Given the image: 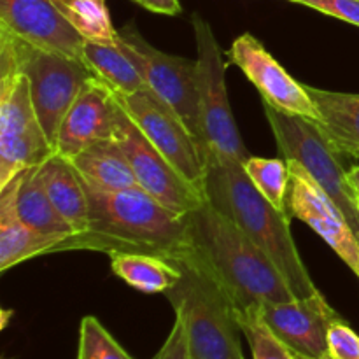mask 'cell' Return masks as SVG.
Returning a JSON list of instances; mask_svg holds the SVG:
<instances>
[{
  "mask_svg": "<svg viewBox=\"0 0 359 359\" xmlns=\"http://www.w3.org/2000/svg\"><path fill=\"white\" fill-rule=\"evenodd\" d=\"M114 139L123 147L133 168L137 182L153 198L177 214H188L205 202V195L189 184L170 161L151 144L137 123L119 104Z\"/></svg>",
  "mask_w": 359,
  "mask_h": 359,
  "instance_id": "obj_11",
  "label": "cell"
},
{
  "mask_svg": "<svg viewBox=\"0 0 359 359\" xmlns=\"http://www.w3.org/2000/svg\"><path fill=\"white\" fill-rule=\"evenodd\" d=\"M186 221L193 255L230 297L237 312L297 298L272 258L207 200L186 214Z\"/></svg>",
  "mask_w": 359,
  "mask_h": 359,
  "instance_id": "obj_2",
  "label": "cell"
},
{
  "mask_svg": "<svg viewBox=\"0 0 359 359\" xmlns=\"http://www.w3.org/2000/svg\"><path fill=\"white\" fill-rule=\"evenodd\" d=\"M119 46L153 90L186 125L198 144L196 60L168 55L151 46L133 25L119 28Z\"/></svg>",
  "mask_w": 359,
  "mask_h": 359,
  "instance_id": "obj_9",
  "label": "cell"
},
{
  "mask_svg": "<svg viewBox=\"0 0 359 359\" xmlns=\"http://www.w3.org/2000/svg\"><path fill=\"white\" fill-rule=\"evenodd\" d=\"M84 65L93 72L97 79L107 84L116 95L137 93L147 88L142 74L135 67L128 55L118 44H102V42H84Z\"/></svg>",
  "mask_w": 359,
  "mask_h": 359,
  "instance_id": "obj_22",
  "label": "cell"
},
{
  "mask_svg": "<svg viewBox=\"0 0 359 359\" xmlns=\"http://www.w3.org/2000/svg\"><path fill=\"white\" fill-rule=\"evenodd\" d=\"M144 9L151 11L156 14H165V16H177L181 14L182 7L179 0H133Z\"/></svg>",
  "mask_w": 359,
  "mask_h": 359,
  "instance_id": "obj_31",
  "label": "cell"
},
{
  "mask_svg": "<svg viewBox=\"0 0 359 359\" xmlns=\"http://www.w3.org/2000/svg\"><path fill=\"white\" fill-rule=\"evenodd\" d=\"M86 186V184H84ZM90 212L83 231L69 235L53 252H132L175 262L189 251L186 214L174 212L140 186L123 191H95L86 186Z\"/></svg>",
  "mask_w": 359,
  "mask_h": 359,
  "instance_id": "obj_1",
  "label": "cell"
},
{
  "mask_svg": "<svg viewBox=\"0 0 359 359\" xmlns=\"http://www.w3.org/2000/svg\"><path fill=\"white\" fill-rule=\"evenodd\" d=\"M63 16L86 42L118 44L119 32L112 25L105 0H53Z\"/></svg>",
  "mask_w": 359,
  "mask_h": 359,
  "instance_id": "obj_24",
  "label": "cell"
},
{
  "mask_svg": "<svg viewBox=\"0 0 359 359\" xmlns=\"http://www.w3.org/2000/svg\"><path fill=\"white\" fill-rule=\"evenodd\" d=\"M154 359H191L188 332H186V325L181 316L175 314L174 326Z\"/></svg>",
  "mask_w": 359,
  "mask_h": 359,
  "instance_id": "obj_30",
  "label": "cell"
},
{
  "mask_svg": "<svg viewBox=\"0 0 359 359\" xmlns=\"http://www.w3.org/2000/svg\"><path fill=\"white\" fill-rule=\"evenodd\" d=\"M196 42V97H198V147L203 163L214 158H230L244 163L251 154L242 140L231 112L226 90L223 49L212 27L200 14H193Z\"/></svg>",
  "mask_w": 359,
  "mask_h": 359,
  "instance_id": "obj_6",
  "label": "cell"
},
{
  "mask_svg": "<svg viewBox=\"0 0 359 359\" xmlns=\"http://www.w3.org/2000/svg\"><path fill=\"white\" fill-rule=\"evenodd\" d=\"M21 174H18L6 188L0 189V272L35 258L49 255L65 241L60 235H42L32 230L16 214V193Z\"/></svg>",
  "mask_w": 359,
  "mask_h": 359,
  "instance_id": "obj_17",
  "label": "cell"
},
{
  "mask_svg": "<svg viewBox=\"0 0 359 359\" xmlns=\"http://www.w3.org/2000/svg\"><path fill=\"white\" fill-rule=\"evenodd\" d=\"M172 263L181 270V279L165 294L184 321L191 359H244L238 312L230 297L191 248Z\"/></svg>",
  "mask_w": 359,
  "mask_h": 359,
  "instance_id": "obj_4",
  "label": "cell"
},
{
  "mask_svg": "<svg viewBox=\"0 0 359 359\" xmlns=\"http://www.w3.org/2000/svg\"><path fill=\"white\" fill-rule=\"evenodd\" d=\"M358 209H359V198H358Z\"/></svg>",
  "mask_w": 359,
  "mask_h": 359,
  "instance_id": "obj_35",
  "label": "cell"
},
{
  "mask_svg": "<svg viewBox=\"0 0 359 359\" xmlns=\"http://www.w3.org/2000/svg\"><path fill=\"white\" fill-rule=\"evenodd\" d=\"M244 170L259 193L276 209L287 212V189H290V165L284 158L249 156ZM290 214V212H287Z\"/></svg>",
  "mask_w": 359,
  "mask_h": 359,
  "instance_id": "obj_25",
  "label": "cell"
},
{
  "mask_svg": "<svg viewBox=\"0 0 359 359\" xmlns=\"http://www.w3.org/2000/svg\"><path fill=\"white\" fill-rule=\"evenodd\" d=\"M118 111L119 102L114 91L95 76L88 79L60 125L56 154L70 160L91 144L112 139Z\"/></svg>",
  "mask_w": 359,
  "mask_h": 359,
  "instance_id": "obj_16",
  "label": "cell"
},
{
  "mask_svg": "<svg viewBox=\"0 0 359 359\" xmlns=\"http://www.w3.org/2000/svg\"><path fill=\"white\" fill-rule=\"evenodd\" d=\"M16 214L27 226L42 235L69 237L74 228L60 216L53 205L41 177V165L21 172L16 193Z\"/></svg>",
  "mask_w": 359,
  "mask_h": 359,
  "instance_id": "obj_21",
  "label": "cell"
},
{
  "mask_svg": "<svg viewBox=\"0 0 359 359\" xmlns=\"http://www.w3.org/2000/svg\"><path fill=\"white\" fill-rule=\"evenodd\" d=\"M70 161L84 184L95 191H123L139 186L128 156L114 137L91 144Z\"/></svg>",
  "mask_w": 359,
  "mask_h": 359,
  "instance_id": "obj_18",
  "label": "cell"
},
{
  "mask_svg": "<svg viewBox=\"0 0 359 359\" xmlns=\"http://www.w3.org/2000/svg\"><path fill=\"white\" fill-rule=\"evenodd\" d=\"M265 118L276 137L279 153L286 161L298 163L335 202L354 231H359L358 196L349 175L318 121L305 116L279 111L263 102Z\"/></svg>",
  "mask_w": 359,
  "mask_h": 359,
  "instance_id": "obj_7",
  "label": "cell"
},
{
  "mask_svg": "<svg viewBox=\"0 0 359 359\" xmlns=\"http://www.w3.org/2000/svg\"><path fill=\"white\" fill-rule=\"evenodd\" d=\"M259 314L284 346L312 358L328 353V330L340 319L321 291L284 304H265L259 307Z\"/></svg>",
  "mask_w": 359,
  "mask_h": 359,
  "instance_id": "obj_15",
  "label": "cell"
},
{
  "mask_svg": "<svg viewBox=\"0 0 359 359\" xmlns=\"http://www.w3.org/2000/svg\"><path fill=\"white\" fill-rule=\"evenodd\" d=\"M359 27V0H290Z\"/></svg>",
  "mask_w": 359,
  "mask_h": 359,
  "instance_id": "obj_29",
  "label": "cell"
},
{
  "mask_svg": "<svg viewBox=\"0 0 359 359\" xmlns=\"http://www.w3.org/2000/svg\"><path fill=\"white\" fill-rule=\"evenodd\" d=\"M116 98L172 167L205 195V163L195 137L182 119L149 88L128 97L116 95Z\"/></svg>",
  "mask_w": 359,
  "mask_h": 359,
  "instance_id": "obj_10",
  "label": "cell"
},
{
  "mask_svg": "<svg viewBox=\"0 0 359 359\" xmlns=\"http://www.w3.org/2000/svg\"><path fill=\"white\" fill-rule=\"evenodd\" d=\"M41 177L60 216L74 228V233L83 231L88 224L90 200L72 161L55 153L41 165Z\"/></svg>",
  "mask_w": 359,
  "mask_h": 359,
  "instance_id": "obj_20",
  "label": "cell"
},
{
  "mask_svg": "<svg viewBox=\"0 0 359 359\" xmlns=\"http://www.w3.org/2000/svg\"><path fill=\"white\" fill-rule=\"evenodd\" d=\"M77 359H133L93 316L81 321Z\"/></svg>",
  "mask_w": 359,
  "mask_h": 359,
  "instance_id": "obj_27",
  "label": "cell"
},
{
  "mask_svg": "<svg viewBox=\"0 0 359 359\" xmlns=\"http://www.w3.org/2000/svg\"><path fill=\"white\" fill-rule=\"evenodd\" d=\"M238 325L249 342L255 359H297L290 347L284 346L272 332L259 314V307H251L238 312Z\"/></svg>",
  "mask_w": 359,
  "mask_h": 359,
  "instance_id": "obj_26",
  "label": "cell"
},
{
  "mask_svg": "<svg viewBox=\"0 0 359 359\" xmlns=\"http://www.w3.org/2000/svg\"><path fill=\"white\" fill-rule=\"evenodd\" d=\"M18 70L30 81L42 130L55 147L60 125L93 72L83 62L44 51L0 28V72Z\"/></svg>",
  "mask_w": 359,
  "mask_h": 359,
  "instance_id": "obj_5",
  "label": "cell"
},
{
  "mask_svg": "<svg viewBox=\"0 0 359 359\" xmlns=\"http://www.w3.org/2000/svg\"><path fill=\"white\" fill-rule=\"evenodd\" d=\"M328 354L333 359H359V335L342 318L328 330Z\"/></svg>",
  "mask_w": 359,
  "mask_h": 359,
  "instance_id": "obj_28",
  "label": "cell"
},
{
  "mask_svg": "<svg viewBox=\"0 0 359 359\" xmlns=\"http://www.w3.org/2000/svg\"><path fill=\"white\" fill-rule=\"evenodd\" d=\"M319 112V126L340 154L359 158V93L307 86Z\"/></svg>",
  "mask_w": 359,
  "mask_h": 359,
  "instance_id": "obj_19",
  "label": "cell"
},
{
  "mask_svg": "<svg viewBox=\"0 0 359 359\" xmlns=\"http://www.w3.org/2000/svg\"><path fill=\"white\" fill-rule=\"evenodd\" d=\"M0 28L35 48L84 63L86 41L53 0H0Z\"/></svg>",
  "mask_w": 359,
  "mask_h": 359,
  "instance_id": "obj_14",
  "label": "cell"
},
{
  "mask_svg": "<svg viewBox=\"0 0 359 359\" xmlns=\"http://www.w3.org/2000/svg\"><path fill=\"white\" fill-rule=\"evenodd\" d=\"M55 153L35 112L28 77L18 70L0 72V189Z\"/></svg>",
  "mask_w": 359,
  "mask_h": 359,
  "instance_id": "obj_8",
  "label": "cell"
},
{
  "mask_svg": "<svg viewBox=\"0 0 359 359\" xmlns=\"http://www.w3.org/2000/svg\"><path fill=\"white\" fill-rule=\"evenodd\" d=\"M290 165L287 212L311 226L359 279V241L342 210L298 163Z\"/></svg>",
  "mask_w": 359,
  "mask_h": 359,
  "instance_id": "obj_12",
  "label": "cell"
},
{
  "mask_svg": "<svg viewBox=\"0 0 359 359\" xmlns=\"http://www.w3.org/2000/svg\"><path fill=\"white\" fill-rule=\"evenodd\" d=\"M347 175H349L351 186H353L354 193H356V196L359 198V165H354V167L347 172Z\"/></svg>",
  "mask_w": 359,
  "mask_h": 359,
  "instance_id": "obj_32",
  "label": "cell"
},
{
  "mask_svg": "<svg viewBox=\"0 0 359 359\" xmlns=\"http://www.w3.org/2000/svg\"><path fill=\"white\" fill-rule=\"evenodd\" d=\"M205 198L230 217L249 238L272 258L297 298L318 293L314 280L298 252L290 228V214L276 209L256 189L244 163L230 158L205 161Z\"/></svg>",
  "mask_w": 359,
  "mask_h": 359,
  "instance_id": "obj_3",
  "label": "cell"
},
{
  "mask_svg": "<svg viewBox=\"0 0 359 359\" xmlns=\"http://www.w3.org/2000/svg\"><path fill=\"white\" fill-rule=\"evenodd\" d=\"M294 358H297V359H333L332 356H330V354H328V353H326V354H323V356H319V358H312V356H304V354H297V353H294Z\"/></svg>",
  "mask_w": 359,
  "mask_h": 359,
  "instance_id": "obj_33",
  "label": "cell"
},
{
  "mask_svg": "<svg viewBox=\"0 0 359 359\" xmlns=\"http://www.w3.org/2000/svg\"><path fill=\"white\" fill-rule=\"evenodd\" d=\"M356 235H358V241H359V231H356Z\"/></svg>",
  "mask_w": 359,
  "mask_h": 359,
  "instance_id": "obj_34",
  "label": "cell"
},
{
  "mask_svg": "<svg viewBox=\"0 0 359 359\" xmlns=\"http://www.w3.org/2000/svg\"><path fill=\"white\" fill-rule=\"evenodd\" d=\"M111 258V270L133 290L140 293H167L181 279V270L175 263L151 255L116 252Z\"/></svg>",
  "mask_w": 359,
  "mask_h": 359,
  "instance_id": "obj_23",
  "label": "cell"
},
{
  "mask_svg": "<svg viewBox=\"0 0 359 359\" xmlns=\"http://www.w3.org/2000/svg\"><path fill=\"white\" fill-rule=\"evenodd\" d=\"M226 56L228 62L237 65L255 84L263 102L279 111L305 116L319 123L318 107L307 93L305 84H300L291 77L255 35H238L228 49Z\"/></svg>",
  "mask_w": 359,
  "mask_h": 359,
  "instance_id": "obj_13",
  "label": "cell"
}]
</instances>
